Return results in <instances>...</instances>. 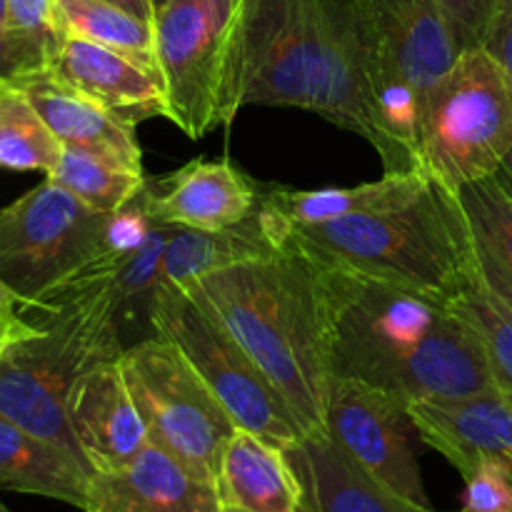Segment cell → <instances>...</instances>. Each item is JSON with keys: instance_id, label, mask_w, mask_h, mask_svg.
I'll list each match as a JSON object with an SVG mask.
<instances>
[{"instance_id": "6da1fadb", "label": "cell", "mask_w": 512, "mask_h": 512, "mask_svg": "<svg viewBox=\"0 0 512 512\" xmlns=\"http://www.w3.org/2000/svg\"><path fill=\"white\" fill-rule=\"evenodd\" d=\"M385 60L365 0H245L238 80L243 105L318 113L360 135L385 173L418 170L385 130L378 108Z\"/></svg>"}, {"instance_id": "7a4b0ae2", "label": "cell", "mask_w": 512, "mask_h": 512, "mask_svg": "<svg viewBox=\"0 0 512 512\" xmlns=\"http://www.w3.org/2000/svg\"><path fill=\"white\" fill-rule=\"evenodd\" d=\"M320 270L330 378L363 380L408 403L503 390L483 335L450 303L383 280Z\"/></svg>"}, {"instance_id": "3957f363", "label": "cell", "mask_w": 512, "mask_h": 512, "mask_svg": "<svg viewBox=\"0 0 512 512\" xmlns=\"http://www.w3.org/2000/svg\"><path fill=\"white\" fill-rule=\"evenodd\" d=\"M283 395L303 435L325 430L330 333L323 270L285 245L188 285Z\"/></svg>"}, {"instance_id": "277c9868", "label": "cell", "mask_w": 512, "mask_h": 512, "mask_svg": "<svg viewBox=\"0 0 512 512\" xmlns=\"http://www.w3.org/2000/svg\"><path fill=\"white\" fill-rule=\"evenodd\" d=\"M280 228L283 248H295L320 268L383 280L443 303L463 293L475 268V240L463 205L455 190L433 178L415 198L393 208Z\"/></svg>"}, {"instance_id": "5b68a950", "label": "cell", "mask_w": 512, "mask_h": 512, "mask_svg": "<svg viewBox=\"0 0 512 512\" xmlns=\"http://www.w3.org/2000/svg\"><path fill=\"white\" fill-rule=\"evenodd\" d=\"M33 310L35 333L0 345V415L73 455L90 473L68 420L75 380L125 350L115 315V273L95 270Z\"/></svg>"}, {"instance_id": "8992f818", "label": "cell", "mask_w": 512, "mask_h": 512, "mask_svg": "<svg viewBox=\"0 0 512 512\" xmlns=\"http://www.w3.org/2000/svg\"><path fill=\"white\" fill-rule=\"evenodd\" d=\"M420 165L448 190L493 178L512 153V75L488 48L465 50L428 93Z\"/></svg>"}, {"instance_id": "52a82bcc", "label": "cell", "mask_w": 512, "mask_h": 512, "mask_svg": "<svg viewBox=\"0 0 512 512\" xmlns=\"http://www.w3.org/2000/svg\"><path fill=\"white\" fill-rule=\"evenodd\" d=\"M245 0H168L155 10V63L168 120L190 140L230 125L243 108L238 80Z\"/></svg>"}, {"instance_id": "ba28073f", "label": "cell", "mask_w": 512, "mask_h": 512, "mask_svg": "<svg viewBox=\"0 0 512 512\" xmlns=\"http://www.w3.org/2000/svg\"><path fill=\"white\" fill-rule=\"evenodd\" d=\"M108 220L45 178L0 210V278L28 310L95 270L118 273L105 260Z\"/></svg>"}, {"instance_id": "9c48e42d", "label": "cell", "mask_w": 512, "mask_h": 512, "mask_svg": "<svg viewBox=\"0 0 512 512\" xmlns=\"http://www.w3.org/2000/svg\"><path fill=\"white\" fill-rule=\"evenodd\" d=\"M120 363L150 443L215 485L223 450L238 425L183 350L150 335L125 348Z\"/></svg>"}, {"instance_id": "30bf717a", "label": "cell", "mask_w": 512, "mask_h": 512, "mask_svg": "<svg viewBox=\"0 0 512 512\" xmlns=\"http://www.w3.org/2000/svg\"><path fill=\"white\" fill-rule=\"evenodd\" d=\"M153 333L183 350L235 425L278 448L305 438L293 410L243 345L185 290L160 288L150 313Z\"/></svg>"}, {"instance_id": "8fae6325", "label": "cell", "mask_w": 512, "mask_h": 512, "mask_svg": "<svg viewBox=\"0 0 512 512\" xmlns=\"http://www.w3.org/2000/svg\"><path fill=\"white\" fill-rule=\"evenodd\" d=\"M383 45L385 75L378 108L385 130L420 170V120L430 90L458 60L460 48L438 0H365Z\"/></svg>"}, {"instance_id": "7c38bea8", "label": "cell", "mask_w": 512, "mask_h": 512, "mask_svg": "<svg viewBox=\"0 0 512 512\" xmlns=\"http://www.w3.org/2000/svg\"><path fill=\"white\" fill-rule=\"evenodd\" d=\"M325 433L375 480L403 498L430 505L415 453L418 430L408 400L363 380L330 378Z\"/></svg>"}, {"instance_id": "4fadbf2b", "label": "cell", "mask_w": 512, "mask_h": 512, "mask_svg": "<svg viewBox=\"0 0 512 512\" xmlns=\"http://www.w3.org/2000/svg\"><path fill=\"white\" fill-rule=\"evenodd\" d=\"M408 410L418 438L463 478L480 465H500L512 478V395L505 390L410 400Z\"/></svg>"}, {"instance_id": "5bb4252c", "label": "cell", "mask_w": 512, "mask_h": 512, "mask_svg": "<svg viewBox=\"0 0 512 512\" xmlns=\"http://www.w3.org/2000/svg\"><path fill=\"white\" fill-rule=\"evenodd\" d=\"M68 420L90 475L123 468L150 443L120 358L100 360L75 380Z\"/></svg>"}, {"instance_id": "9a60e30c", "label": "cell", "mask_w": 512, "mask_h": 512, "mask_svg": "<svg viewBox=\"0 0 512 512\" xmlns=\"http://www.w3.org/2000/svg\"><path fill=\"white\" fill-rule=\"evenodd\" d=\"M148 210L155 223L193 230H223L258 210L263 185L233 160H190L165 178L145 180Z\"/></svg>"}, {"instance_id": "2e32d148", "label": "cell", "mask_w": 512, "mask_h": 512, "mask_svg": "<svg viewBox=\"0 0 512 512\" xmlns=\"http://www.w3.org/2000/svg\"><path fill=\"white\" fill-rule=\"evenodd\" d=\"M50 70L128 128H138L145 120L168 118L163 78L155 65L143 60L65 35Z\"/></svg>"}, {"instance_id": "e0dca14e", "label": "cell", "mask_w": 512, "mask_h": 512, "mask_svg": "<svg viewBox=\"0 0 512 512\" xmlns=\"http://www.w3.org/2000/svg\"><path fill=\"white\" fill-rule=\"evenodd\" d=\"M85 512H220L213 483L148 443L128 465L90 475Z\"/></svg>"}, {"instance_id": "ac0fdd59", "label": "cell", "mask_w": 512, "mask_h": 512, "mask_svg": "<svg viewBox=\"0 0 512 512\" xmlns=\"http://www.w3.org/2000/svg\"><path fill=\"white\" fill-rule=\"evenodd\" d=\"M285 455L303 490L300 512H438L375 480L325 430L300 438Z\"/></svg>"}, {"instance_id": "d6986e66", "label": "cell", "mask_w": 512, "mask_h": 512, "mask_svg": "<svg viewBox=\"0 0 512 512\" xmlns=\"http://www.w3.org/2000/svg\"><path fill=\"white\" fill-rule=\"evenodd\" d=\"M13 85L33 103L63 145L90 150L128 168L143 170V148L135 128L123 125L98 103L65 85L50 68L23 75L13 80Z\"/></svg>"}, {"instance_id": "ffe728a7", "label": "cell", "mask_w": 512, "mask_h": 512, "mask_svg": "<svg viewBox=\"0 0 512 512\" xmlns=\"http://www.w3.org/2000/svg\"><path fill=\"white\" fill-rule=\"evenodd\" d=\"M283 250V235L260 200L258 210L223 230H193L173 225L160 265V288L185 290L208 273L245 260L268 258Z\"/></svg>"}, {"instance_id": "44dd1931", "label": "cell", "mask_w": 512, "mask_h": 512, "mask_svg": "<svg viewBox=\"0 0 512 512\" xmlns=\"http://www.w3.org/2000/svg\"><path fill=\"white\" fill-rule=\"evenodd\" d=\"M220 512H300L303 490L283 448L238 428L215 478Z\"/></svg>"}, {"instance_id": "7402d4cb", "label": "cell", "mask_w": 512, "mask_h": 512, "mask_svg": "<svg viewBox=\"0 0 512 512\" xmlns=\"http://www.w3.org/2000/svg\"><path fill=\"white\" fill-rule=\"evenodd\" d=\"M0 488L85 510L90 473L73 455L0 415Z\"/></svg>"}, {"instance_id": "603a6c76", "label": "cell", "mask_w": 512, "mask_h": 512, "mask_svg": "<svg viewBox=\"0 0 512 512\" xmlns=\"http://www.w3.org/2000/svg\"><path fill=\"white\" fill-rule=\"evenodd\" d=\"M428 183L430 175L425 170H410V173H385L380 180L353 185V188L298 190L285 185H263V205L285 225L330 223L368 210L408 203Z\"/></svg>"}, {"instance_id": "cb8c5ba5", "label": "cell", "mask_w": 512, "mask_h": 512, "mask_svg": "<svg viewBox=\"0 0 512 512\" xmlns=\"http://www.w3.org/2000/svg\"><path fill=\"white\" fill-rule=\"evenodd\" d=\"M450 305L483 335L495 378L512 395V283L478 243L468 285Z\"/></svg>"}, {"instance_id": "d4e9b609", "label": "cell", "mask_w": 512, "mask_h": 512, "mask_svg": "<svg viewBox=\"0 0 512 512\" xmlns=\"http://www.w3.org/2000/svg\"><path fill=\"white\" fill-rule=\"evenodd\" d=\"M58 15L65 35L90 40L158 68L155 28L150 20L105 0H58Z\"/></svg>"}, {"instance_id": "484cf974", "label": "cell", "mask_w": 512, "mask_h": 512, "mask_svg": "<svg viewBox=\"0 0 512 512\" xmlns=\"http://www.w3.org/2000/svg\"><path fill=\"white\" fill-rule=\"evenodd\" d=\"M45 178H53L90 208L100 213H115L143 190L148 175L143 170L115 163L105 155L63 145L58 165Z\"/></svg>"}, {"instance_id": "4316f807", "label": "cell", "mask_w": 512, "mask_h": 512, "mask_svg": "<svg viewBox=\"0 0 512 512\" xmlns=\"http://www.w3.org/2000/svg\"><path fill=\"white\" fill-rule=\"evenodd\" d=\"M63 155V143L45 125L28 98L5 83L0 90V168L40 170L50 175Z\"/></svg>"}, {"instance_id": "83f0119b", "label": "cell", "mask_w": 512, "mask_h": 512, "mask_svg": "<svg viewBox=\"0 0 512 512\" xmlns=\"http://www.w3.org/2000/svg\"><path fill=\"white\" fill-rule=\"evenodd\" d=\"M473 238L512 283V188L500 175L455 190Z\"/></svg>"}, {"instance_id": "f1b7e54d", "label": "cell", "mask_w": 512, "mask_h": 512, "mask_svg": "<svg viewBox=\"0 0 512 512\" xmlns=\"http://www.w3.org/2000/svg\"><path fill=\"white\" fill-rule=\"evenodd\" d=\"M5 8L10 38L25 75L50 68L65 40L58 0H5Z\"/></svg>"}, {"instance_id": "f546056e", "label": "cell", "mask_w": 512, "mask_h": 512, "mask_svg": "<svg viewBox=\"0 0 512 512\" xmlns=\"http://www.w3.org/2000/svg\"><path fill=\"white\" fill-rule=\"evenodd\" d=\"M460 53L485 48L498 0H438Z\"/></svg>"}, {"instance_id": "4dcf8cb0", "label": "cell", "mask_w": 512, "mask_h": 512, "mask_svg": "<svg viewBox=\"0 0 512 512\" xmlns=\"http://www.w3.org/2000/svg\"><path fill=\"white\" fill-rule=\"evenodd\" d=\"M465 480L460 512H512V478L500 465H480Z\"/></svg>"}, {"instance_id": "1f68e13d", "label": "cell", "mask_w": 512, "mask_h": 512, "mask_svg": "<svg viewBox=\"0 0 512 512\" xmlns=\"http://www.w3.org/2000/svg\"><path fill=\"white\" fill-rule=\"evenodd\" d=\"M485 48L500 60L505 70L512 75V0H498L493 25H490L488 43Z\"/></svg>"}, {"instance_id": "d6a6232c", "label": "cell", "mask_w": 512, "mask_h": 512, "mask_svg": "<svg viewBox=\"0 0 512 512\" xmlns=\"http://www.w3.org/2000/svg\"><path fill=\"white\" fill-rule=\"evenodd\" d=\"M25 308L23 300L13 293V290L5 285V280L0 278V333L15 343L20 338H28L35 333V325L28 318H23L20 310Z\"/></svg>"}, {"instance_id": "836d02e7", "label": "cell", "mask_w": 512, "mask_h": 512, "mask_svg": "<svg viewBox=\"0 0 512 512\" xmlns=\"http://www.w3.org/2000/svg\"><path fill=\"white\" fill-rule=\"evenodd\" d=\"M25 70L20 63L18 53H15L13 38H10L8 30V8H5V0H0V80H13L23 78Z\"/></svg>"}, {"instance_id": "e575fe53", "label": "cell", "mask_w": 512, "mask_h": 512, "mask_svg": "<svg viewBox=\"0 0 512 512\" xmlns=\"http://www.w3.org/2000/svg\"><path fill=\"white\" fill-rule=\"evenodd\" d=\"M105 3L118 5V8L128 10V13L138 15V18H143V20H150V23L155 20V3H153V0H105Z\"/></svg>"}, {"instance_id": "d590c367", "label": "cell", "mask_w": 512, "mask_h": 512, "mask_svg": "<svg viewBox=\"0 0 512 512\" xmlns=\"http://www.w3.org/2000/svg\"><path fill=\"white\" fill-rule=\"evenodd\" d=\"M500 178H503L505 180V183H508L510 185V188H512V153L508 155V160H505V163H503V168H500Z\"/></svg>"}, {"instance_id": "8d00e7d4", "label": "cell", "mask_w": 512, "mask_h": 512, "mask_svg": "<svg viewBox=\"0 0 512 512\" xmlns=\"http://www.w3.org/2000/svg\"><path fill=\"white\" fill-rule=\"evenodd\" d=\"M153 3H155V10H158V8H163V5L168 3V0H153Z\"/></svg>"}, {"instance_id": "74e56055", "label": "cell", "mask_w": 512, "mask_h": 512, "mask_svg": "<svg viewBox=\"0 0 512 512\" xmlns=\"http://www.w3.org/2000/svg\"><path fill=\"white\" fill-rule=\"evenodd\" d=\"M5 343H10V340H8V338H5V335H3V333H0V345H5Z\"/></svg>"}, {"instance_id": "f35d334b", "label": "cell", "mask_w": 512, "mask_h": 512, "mask_svg": "<svg viewBox=\"0 0 512 512\" xmlns=\"http://www.w3.org/2000/svg\"><path fill=\"white\" fill-rule=\"evenodd\" d=\"M0 512H10V510H8V508H5V505H3V503H0Z\"/></svg>"}, {"instance_id": "ab89813d", "label": "cell", "mask_w": 512, "mask_h": 512, "mask_svg": "<svg viewBox=\"0 0 512 512\" xmlns=\"http://www.w3.org/2000/svg\"><path fill=\"white\" fill-rule=\"evenodd\" d=\"M5 83H8V80H0V90H3V85H5Z\"/></svg>"}]
</instances>
